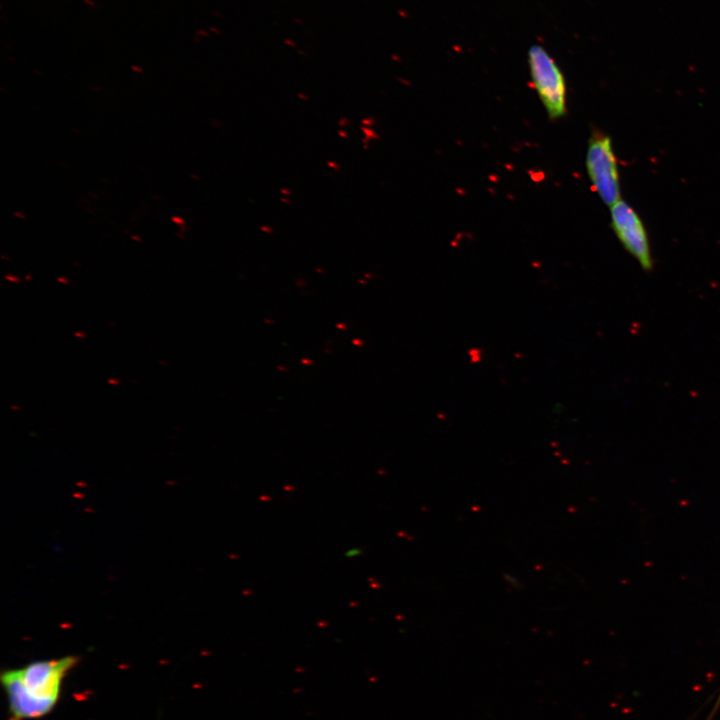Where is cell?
<instances>
[{
    "label": "cell",
    "mask_w": 720,
    "mask_h": 720,
    "mask_svg": "<svg viewBox=\"0 0 720 720\" xmlns=\"http://www.w3.org/2000/svg\"><path fill=\"white\" fill-rule=\"evenodd\" d=\"M610 218L613 231L624 249L644 270L650 271L653 267V259L649 237L636 210L620 199L610 206Z\"/></svg>",
    "instance_id": "cell-4"
},
{
    "label": "cell",
    "mask_w": 720,
    "mask_h": 720,
    "mask_svg": "<svg viewBox=\"0 0 720 720\" xmlns=\"http://www.w3.org/2000/svg\"><path fill=\"white\" fill-rule=\"evenodd\" d=\"M531 81L548 116L552 120L567 113L566 82L558 64L541 45L534 44L528 50Z\"/></svg>",
    "instance_id": "cell-2"
},
{
    "label": "cell",
    "mask_w": 720,
    "mask_h": 720,
    "mask_svg": "<svg viewBox=\"0 0 720 720\" xmlns=\"http://www.w3.org/2000/svg\"><path fill=\"white\" fill-rule=\"evenodd\" d=\"M586 169L593 190L609 207L621 199L620 175L610 136L594 130L588 141Z\"/></svg>",
    "instance_id": "cell-3"
},
{
    "label": "cell",
    "mask_w": 720,
    "mask_h": 720,
    "mask_svg": "<svg viewBox=\"0 0 720 720\" xmlns=\"http://www.w3.org/2000/svg\"><path fill=\"white\" fill-rule=\"evenodd\" d=\"M75 656L39 660L1 673L9 720H32L49 714L58 703L64 678L77 664Z\"/></svg>",
    "instance_id": "cell-1"
}]
</instances>
